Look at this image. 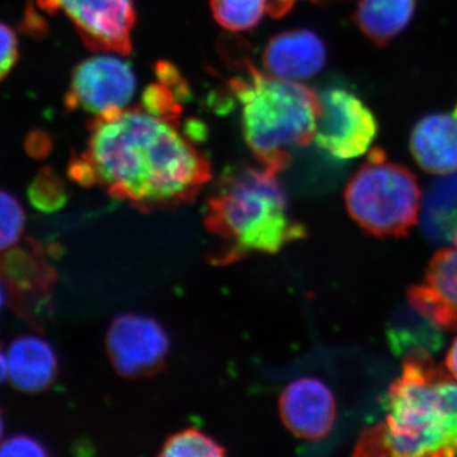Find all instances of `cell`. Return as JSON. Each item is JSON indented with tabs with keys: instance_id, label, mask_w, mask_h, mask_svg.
<instances>
[{
	"instance_id": "cell-9",
	"label": "cell",
	"mask_w": 457,
	"mask_h": 457,
	"mask_svg": "<svg viewBox=\"0 0 457 457\" xmlns=\"http://www.w3.org/2000/svg\"><path fill=\"white\" fill-rule=\"evenodd\" d=\"M319 113L314 140L337 159L365 154L378 135L374 113L350 90L333 87L319 95Z\"/></svg>"
},
{
	"instance_id": "cell-21",
	"label": "cell",
	"mask_w": 457,
	"mask_h": 457,
	"mask_svg": "<svg viewBox=\"0 0 457 457\" xmlns=\"http://www.w3.org/2000/svg\"><path fill=\"white\" fill-rule=\"evenodd\" d=\"M408 302L442 330L457 329V312L442 302L428 285H417L409 288Z\"/></svg>"
},
{
	"instance_id": "cell-19",
	"label": "cell",
	"mask_w": 457,
	"mask_h": 457,
	"mask_svg": "<svg viewBox=\"0 0 457 457\" xmlns=\"http://www.w3.org/2000/svg\"><path fill=\"white\" fill-rule=\"evenodd\" d=\"M227 450L212 436L197 428H186L174 433L164 442L159 455L165 457H218Z\"/></svg>"
},
{
	"instance_id": "cell-3",
	"label": "cell",
	"mask_w": 457,
	"mask_h": 457,
	"mask_svg": "<svg viewBox=\"0 0 457 457\" xmlns=\"http://www.w3.org/2000/svg\"><path fill=\"white\" fill-rule=\"evenodd\" d=\"M278 174L263 165L239 167L218 180L204 215V227L222 245L215 263H233L252 253L275 254L305 237L303 225L291 219Z\"/></svg>"
},
{
	"instance_id": "cell-14",
	"label": "cell",
	"mask_w": 457,
	"mask_h": 457,
	"mask_svg": "<svg viewBox=\"0 0 457 457\" xmlns=\"http://www.w3.org/2000/svg\"><path fill=\"white\" fill-rule=\"evenodd\" d=\"M8 376L20 392L37 394L55 383L59 361L53 345L40 337H18L8 353Z\"/></svg>"
},
{
	"instance_id": "cell-22",
	"label": "cell",
	"mask_w": 457,
	"mask_h": 457,
	"mask_svg": "<svg viewBox=\"0 0 457 457\" xmlns=\"http://www.w3.org/2000/svg\"><path fill=\"white\" fill-rule=\"evenodd\" d=\"M26 215L16 197L0 189V251L16 245L25 230Z\"/></svg>"
},
{
	"instance_id": "cell-29",
	"label": "cell",
	"mask_w": 457,
	"mask_h": 457,
	"mask_svg": "<svg viewBox=\"0 0 457 457\" xmlns=\"http://www.w3.org/2000/svg\"><path fill=\"white\" fill-rule=\"evenodd\" d=\"M3 305V293H2V287H0V309H2Z\"/></svg>"
},
{
	"instance_id": "cell-20",
	"label": "cell",
	"mask_w": 457,
	"mask_h": 457,
	"mask_svg": "<svg viewBox=\"0 0 457 457\" xmlns=\"http://www.w3.org/2000/svg\"><path fill=\"white\" fill-rule=\"evenodd\" d=\"M29 200L36 210L44 213L59 212L68 201L64 182L53 168L38 171L29 187Z\"/></svg>"
},
{
	"instance_id": "cell-23",
	"label": "cell",
	"mask_w": 457,
	"mask_h": 457,
	"mask_svg": "<svg viewBox=\"0 0 457 457\" xmlns=\"http://www.w3.org/2000/svg\"><path fill=\"white\" fill-rule=\"evenodd\" d=\"M50 451L37 438L16 435L0 444V456H49Z\"/></svg>"
},
{
	"instance_id": "cell-30",
	"label": "cell",
	"mask_w": 457,
	"mask_h": 457,
	"mask_svg": "<svg viewBox=\"0 0 457 457\" xmlns=\"http://www.w3.org/2000/svg\"><path fill=\"white\" fill-rule=\"evenodd\" d=\"M453 116H455L457 119V104H456V108H455V112H453Z\"/></svg>"
},
{
	"instance_id": "cell-12",
	"label": "cell",
	"mask_w": 457,
	"mask_h": 457,
	"mask_svg": "<svg viewBox=\"0 0 457 457\" xmlns=\"http://www.w3.org/2000/svg\"><path fill=\"white\" fill-rule=\"evenodd\" d=\"M327 49L323 40L309 29H293L273 36L263 51L266 73L279 79H311L324 68Z\"/></svg>"
},
{
	"instance_id": "cell-10",
	"label": "cell",
	"mask_w": 457,
	"mask_h": 457,
	"mask_svg": "<svg viewBox=\"0 0 457 457\" xmlns=\"http://www.w3.org/2000/svg\"><path fill=\"white\" fill-rule=\"evenodd\" d=\"M106 345L116 371L137 378L162 369L170 352V337L155 319L121 314L108 328Z\"/></svg>"
},
{
	"instance_id": "cell-25",
	"label": "cell",
	"mask_w": 457,
	"mask_h": 457,
	"mask_svg": "<svg viewBox=\"0 0 457 457\" xmlns=\"http://www.w3.org/2000/svg\"><path fill=\"white\" fill-rule=\"evenodd\" d=\"M296 0H273L272 8H270V16L282 17L294 7Z\"/></svg>"
},
{
	"instance_id": "cell-17",
	"label": "cell",
	"mask_w": 457,
	"mask_h": 457,
	"mask_svg": "<svg viewBox=\"0 0 457 457\" xmlns=\"http://www.w3.org/2000/svg\"><path fill=\"white\" fill-rule=\"evenodd\" d=\"M387 341L394 354L405 357L408 354H427L442 347V329L417 312L411 303L400 306L387 324Z\"/></svg>"
},
{
	"instance_id": "cell-26",
	"label": "cell",
	"mask_w": 457,
	"mask_h": 457,
	"mask_svg": "<svg viewBox=\"0 0 457 457\" xmlns=\"http://www.w3.org/2000/svg\"><path fill=\"white\" fill-rule=\"evenodd\" d=\"M446 369L453 378L457 380V337L453 339L446 357Z\"/></svg>"
},
{
	"instance_id": "cell-4",
	"label": "cell",
	"mask_w": 457,
	"mask_h": 457,
	"mask_svg": "<svg viewBox=\"0 0 457 457\" xmlns=\"http://www.w3.org/2000/svg\"><path fill=\"white\" fill-rule=\"evenodd\" d=\"M240 106L246 145L264 168L279 173L291 149L314 140L320 99L305 84L279 79L248 62L245 75L228 80Z\"/></svg>"
},
{
	"instance_id": "cell-8",
	"label": "cell",
	"mask_w": 457,
	"mask_h": 457,
	"mask_svg": "<svg viewBox=\"0 0 457 457\" xmlns=\"http://www.w3.org/2000/svg\"><path fill=\"white\" fill-rule=\"evenodd\" d=\"M47 13H64L93 51L129 55L137 11L132 0H36Z\"/></svg>"
},
{
	"instance_id": "cell-24",
	"label": "cell",
	"mask_w": 457,
	"mask_h": 457,
	"mask_svg": "<svg viewBox=\"0 0 457 457\" xmlns=\"http://www.w3.org/2000/svg\"><path fill=\"white\" fill-rule=\"evenodd\" d=\"M20 56L16 32L7 23L0 22V82L13 71Z\"/></svg>"
},
{
	"instance_id": "cell-18",
	"label": "cell",
	"mask_w": 457,
	"mask_h": 457,
	"mask_svg": "<svg viewBox=\"0 0 457 457\" xmlns=\"http://www.w3.org/2000/svg\"><path fill=\"white\" fill-rule=\"evenodd\" d=\"M273 0H210L216 22L231 32L249 31L270 14Z\"/></svg>"
},
{
	"instance_id": "cell-6",
	"label": "cell",
	"mask_w": 457,
	"mask_h": 457,
	"mask_svg": "<svg viewBox=\"0 0 457 457\" xmlns=\"http://www.w3.org/2000/svg\"><path fill=\"white\" fill-rule=\"evenodd\" d=\"M56 272L41 243L31 237L0 251V285L18 317L41 329L50 312Z\"/></svg>"
},
{
	"instance_id": "cell-16",
	"label": "cell",
	"mask_w": 457,
	"mask_h": 457,
	"mask_svg": "<svg viewBox=\"0 0 457 457\" xmlns=\"http://www.w3.org/2000/svg\"><path fill=\"white\" fill-rule=\"evenodd\" d=\"M416 7L417 0H361L354 22L372 44L384 46L407 29Z\"/></svg>"
},
{
	"instance_id": "cell-1",
	"label": "cell",
	"mask_w": 457,
	"mask_h": 457,
	"mask_svg": "<svg viewBox=\"0 0 457 457\" xmlns=\"http://www.w3.org/2000/svg\"><path fill=\"white\" fill-rule=\"evenodd\" d=\"M180 120L144 107L125 108L90 123L86 149L69 163L71 180L101 186L140 212L195 200L212 179V165Z\"/></svg>"
},
{
	"instance_id": "cell-15",
	"label": "cell",
	"mask_w": 457,
	"mask_h": 457,
	"mask_svg": "<svg viewBox=\"0 0 457 457\" xmlns=\"http://www.w3.org/2000/svg\"><path fill=\"white\" fill-rule=\"evenodd\" d=\"M420 228L429 243L453 245L457 237V171L433 180L422 197Z\"/></svg>"
},
{
	"instance_id": "cell-11",
	"label": "cell",
	"mask_w": 457,
	"mask_h": 457,
	"mask_svg": "<svg viewBox=\"0 0 457 457\" xmlns=\"http://www.w3.org/2000/svg\"><path fill=\"white\" fill-rule=\"evenodd\" d=\"M279 414L286 428L296 437L323 440L335 426V395L323 381L303 376L285 387L279 396Z\"/></svg>"
},
{
	"instance_id": "cell-2",
	"label": "cell",
	"mask_w": 457,
	"mask_h": 457,
	"mask_svg": "<svg viewBox=\"0 0 457 457\" xmlns=\"http://www.w3.org/2000/svg\"><path fill=\"white\" fill-rule=\"evenodd\" d=\"M383 422L368 427L356 456H457V380L432 356L403 357L402 374L387 390Z\"/></svg>"
},
{
	"instance_id": "cell-5",
	"label": "cell",
	"mask_w": 457,
	"mask_h": 457,
	"mask_svg": "<svg viewBox=\"0 0 457 457\" xmlns=\"http://www.w3.org/2000/svg\"><path fill=\"white\" fill-rule=\"evenodd\" d=\"M345 200L351 218L363 230L398 237L420 220L422 195L417 177L404 165L387 161L376 147L348 182Z\"/></svg>"
},
{
	"instance_id": "cell-27",
	"label": "cell",
	"mask_w": 457,
	"mask_h": 457,
	"mask_svg": "<svg viewBox=\"0 0 457 457\" xmlns=\"http://www.w3.org/2000/svg\"><path fill=\"white\" fill-rule=\"evenodd\" d=\"M8 372V363L7 360H5L4 354H3L2 350H0V383L4 380L5 376H7Z\"/></svg>"
},
{
	"instance_id": "cell-13",
	"label": "cell",
	"mask_w": 457,
	"mask_h": 457,
	"mask_svg": "<svg viewBox=\"0 0 457 457\" xmlns=\"http://www.w3.org/2000/svg\"><path fill=\"white\" fill-rule=\"evenodd\" d=\"M411 155L423 170L437 176L457 170V119L432 113L417 122L409 139Z\"/></svg>"
},
{
	"instance_id": "cell-28",
	"label": "cell",
	"mask_w": 457,
	"mask_h": 457,
	"mask_svg": "<svg viewBox=\"0 0 457 457\" xmlns=\"http://www.w3.org/2000/svg\"><path fill=\"white\" fill-rule=\"evenodd\" d=\"M3 432H4V414H3L2 408H0V438H2Z\"/></svg>"
},
{
	"instance_id": "cell-7",
	"label": "cell",
	"mask_w": 457,
	"mask_h": 457,
	"mask_svg": "<svg viewBox=\"0 0 457 457\" xmlns=\"http://www.w3.org/2000/svg\"><path fill=\"white\" fill-rule=\"evenodd\" d=\"M117 55L92 56L75 66L64 99L69 111L101 117L128 108L137 90V75L130 62Z\"/></svg>"
}]
</instances>
